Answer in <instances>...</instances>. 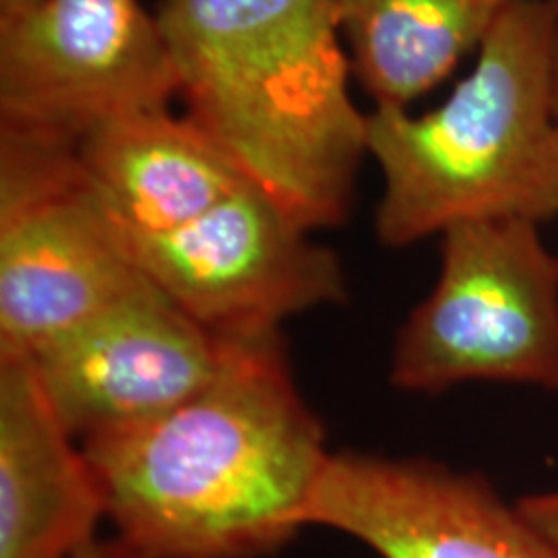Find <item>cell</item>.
<instances>
[{
  "mask_svg": "<svg viewBox=\"0 0 558 558\" xmlns=\"http://www.w3.org/2000/svg\"><path fill=\"white\" fill-rule=\"evenodd\" d=\"M135 558H260L299 534L329 458L279 331L228 338L197 396L81 445Z\"/></svg>",
  "mask_w": 558,
  "mask_h": 558,
  "instance_id": "cell-1",
  "label": "cell"
},
{
  "mask_svg": "<svg viewBox=\"0 0 558 558\" xmlns=\"http://www.w3.org/2000/svg\"><path fill=\"white\" fill-rule=\"evenodd\" d=\"M184 114L311 232L348 220L368 114L331 0H160Z\"/></svg>",
  "mask_w": 558,
  "mask_h": 558,
  "instance_id": "cell-2",
  "label": "cell"
},
{
  "mask_svg": "<svg viewBox=\"0 0 558 558\" xmlns=\"http://www.w3.org/2000/svg\"><path fill=\"white\" fill-rule=\"evenodd\" d=\"M555 21V0H518L435 110L368 112V156L383 174L375 214L383 246L405 248L463 223L557 220Z\"/></svg>",
  "mask_w": 558,
  "mask_h": 558,
  "instance_id": "cell-3",
  "label": "cell"
},
{
  "mask_svg": "<svg viewBox=\"0 0 558 558\" xmlns=\"http://www.w3.org/2000/svg\"><path fill=\"white\" fill-rule=\"evenodd\" d=\"M527 221L440 236L439 276L399 327L389 380L439 396L468 383L558 393V253Z\"/></svg>",
  "mask_w": 558,
  "mask_h": 558,
  "instance_id": "cell-4",
  "label": "cell"
},
{
  "mask_svg": "<svg viewBox=\"0 0 558 558\" xmlns=\"http://www.w3.org/2000/svg\"><path fill=\"white\" fill-rule=\"evenodd\" d=\"M145 283L75 140L0 124V356H32Z\"/></svg>",
  "mask_w": 558,
  "mask_h": 558,
  "instance_id": "cell-5",
  "label": "cell"
},
{
  "mask_svg": "<svg viewBox=\"0 0 558 558\" xmlns=\"http://www.w3.org/2000/svg\"><path fill=\"white\" fill-rule=\"evenodd\" d=\"M122 234L145 278L221 338L348 299L338 255L253 184L174 230Z\"/></svg>",
  "mask_w": 558,
  "mask_h": 558,
  "instance_id": "cell-6",
  "label": "cell"
},
{
  "mask_svg": "<svg viewBox=\"0 0 558 558\" xmlns=\"http://www.w3.org/2000/svg\"><path fill=\"white\" fill-rule=\"evenodd\" d=\"M172 98L160 23L140 0H41L0 21V124L77 141L100 120Z\"/></svg>",
  "mask_w": 558,
  "mask_h": 558,
  "instance_id": "cell-7",
  "label": "cell"
},
{
  "mask_svg": "<svg viewBox=\"0 0 558 558\" xmlns=\"http://www.w3.org/2000/svg\"><path fill=\"white\" fill-rule=\"evenodd\" d=\"M228 338L151 281L27 356L41 393L80 445L174 410L220 373Z\"/></svg>",
  "mask_w": 558,
  "mask_h": 558,
  "instance_id": "cell-8",
  "label": "cell"
},
{
  "mask_svg": "<svg viewBox=\"0 0 558 558\" xmlns=\"http://www.w3.org/2000/svg\"><path fill=\"white\" fill-rule=\"evenodd\" d=\"M304 523L366 544L380 558H558L497 486L426 458L329 453Z\"/></svg>",
  "mask_w": 558,
  "mask_h": 558,
  "instance_id": "cell-9",
  "label": "cell"
},
{
  "mask_svg": "<svg viewBox=\"0 0 558 558\" xmlns=\"http://www.w3.org/2000/svg\"><path fill=\"white\" fill-rule=\"evenodd\" d=\"M101 518L98 478L29 360L0 356V558H75Z\"/></svg>",
  "mask_w": 558,
  "mask_h": 558,
  "instance_id": "cell-10",
  "label": "cell"
},
{
  "mask_svg": "<svg viewBox=\"0 0 558 558\" xmlns=\"http://www.w3.org/2000/svg\"><path fill=\"white\" fill-rule=\"evenodd\" d=\"M75 147L85 179L124 232L174 230L248 184L193 120L168 106L100 120Z\"/></svg>",
  "mask_w": 558,
  "mask_h": 558,
  "instance_id": "cell-11",
  "label": "cell"
},
{
  "mask_svg": "<svg viewBox=\"0 0 558 558\" xmlns=\"http://www.w3.org/2000/svg\"><path fill=\"white\" fill-rule=\"evenodd\" d=\"M352 75L375 108L408 110L447 80L518 0H331Z\"/></svg>",
  "mask_w": 558,
  "mask_h": 558,
  "instance_id": "cell-12",
  "label": "cell"
},
{
  "mask_svg": "<svg viewBox=\"0 0 558 558\" xmlns=\"http://www.w3.org/2000/svg\"><path fill=\"white\" fill-rule=\"evenodd\" d=\"M519 511L558 550V490L534 493L518 499Z\"/></svg>",
  "mask_w": 558,
  "mask_h": 558,
  "instance_id": "cell-13",
  "label": "cell"
},
{
  "mask_svg": "<svg viewBox=\"0 0 558 558\" xmlns=\"http://www.w3.org/2000/svg\"><path fill=\"white\" fill-rule=\"evenodd\" d=\"M75 558H135L119 539H98L87 542Z\"/></svg>",
  "mask_w": 558,
  "mask_h": 558,
  "instance_id": "cell-14",
  "label": "cell"
},
{
  "mask_svg": "<svg viewBox=\"0 0 558 558\" xmlns=\"http://www.w3.org/2000/svg\"><path fill=\"white\" fill-rule=\"evenodd\" d=\"M557 21L553 29V44H550V87H553V104H555V114L558 119V0Z\"/></svg>",
  "mask_w": 558,
  "mask_h": 558,
  "instance_id": "cell-15",
  "label": "cell"
},
{
  "mask_svg": "<svg viewBox=\"0 0 558 558\" xmlns=\"http://www.w3.org/2000/svg\"><path fill=\"white\" fill-rule=\"evenodd\" d=\"M41 0H0V21L13 20L27 13Z\"/></svg>",
  "mask_w": 558,
  "mask_h": 558,
  "instance_id": "cell-16",
  "label": "cell"
}]
</instances>
